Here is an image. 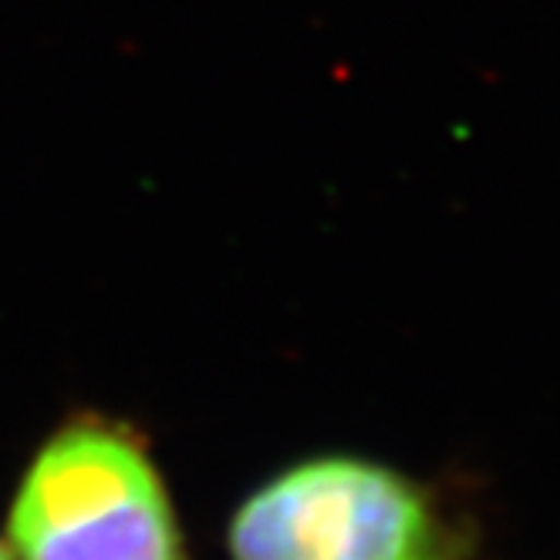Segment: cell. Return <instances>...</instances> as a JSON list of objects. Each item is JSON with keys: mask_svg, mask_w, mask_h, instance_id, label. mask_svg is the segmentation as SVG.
<instances>
[{"mask_svg": "<svg viewBox=\"0 0 560 560\" xmlns=\"http://www.w3.org/2000/svg\"><path fill=\"white\" fill-rule=\"evenodd\" d=\"M24 560H179L163 487L122 439L74 429L42 453L14 510Z\"/></svg>", "mask_w": 560, "mask_h": 560, "instance_id": "cell-1", "label": "cell"}, {"mask_svg": "<svg viewBox=\"0 0 560 560\" xmlns=\"http://www.w3.org/2000/svg\"><path fill=\"white\" fill-rule=\"evenodd\" d=\"M236 560H435L432 524L402 479L365 463H311L257 493L233 524Z\"/></svg>", "mask_w": 560, "mask_h": 560, "instance_id": "cell-2", "label": "cell"}, {"mask_svg": "<svg viewBox=\"0 0 560 560\" xmlns=\"http://www.w3.org/2000/svg\"><path fill=\"white\" fill-rule=\"evenodd\" d=\"M0 560H11V557H8V553H4V550H0Z\"/></svg>", "mask_w": 560, "mask_h": 560, "instance_id": "cell-3", "label": "cell"}]
</instances>
